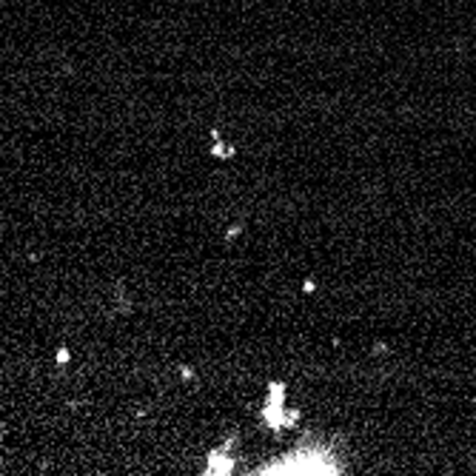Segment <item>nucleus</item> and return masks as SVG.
I'll return each instance as SVG.
<instances>
[{"mask_svg": "<svg viewBox=\"0 0 476 476\" xmlns=\"http://www.w3.org/2000/svg\"><path fill=\"white\" fill-rule=\"evenodd\" d=\"M257 473H342V462L334 457V451L319 448V445H300L291 454L280 457L277 462L262 465Z\"/></svg>", "mask_w": 476, "mask_h": 476, "instance_id": "1", "label": "nucleus"}, {"mask_svg": "<svg viewBox=\"0 0 476 476\" xmlns=\"http://www.w3.org/2000/svg\"><path fill=\"white\" fill-rule=\"evenodd\" d=\"M285 382L283 379H269L265 385V402H262V411H260V420L262 425L269 428L274 436H280L285 428H294L300 422V408H288L285 402Z\"/></svg>", "mask_w": 476, "mask_h": 476, "instance_id": "2", "label": "nucleus"}, {"mask_svg": "<svg viewBox=\"0 0 476 476\" xmlns=\"http://www.w3.org/2000/svg\"><path fill=\"white\" fill-rule=\"evenodd\" d=\"M228 451H231L228 445H220V448H212V451H208L203 473H205V476H228V473H234L237 459H234Z\"/></svg>", "mask_w": 476, "mask_h": 476, "instance_id": "3", "label": "nucleus"}, {"mask_svg": "<svg viewBox=\"0 0 476 476\" xmlns=\"http://www.w3.org/2000/svg\"><path fill=\"white\" fill-rule=\"evenodd\" d=\"M212 137H214V143H212V148H208V154H212V157H217V160H231V157L237 154V148H234L231 143H223V140H220V132H217V129H212Z\"/></svg>", "mask_w": 476, "mask_h": 476, "instance_id": "4", "label": "nucleus"}, {"mask_svg": "<svg viewBox=\"0 0 476 476\" xmlns=\"http://www.w3.org/2000/svg\"><path fill=\"white\" fill-rule=\"evenodd\" d=\"M69 360H72L69 348H57V356H54V363H57V365H69Z\"/></svg>", "mask_w": 476, "mask_h": 476, "instance_id": "5", "label": "nucleus"}, {"mask_svg": "<svg viewBox=\"0 0 476 476\" xmlns=\"http://www.w3.org/2000/svg\"><path fill=\"white\" fill-rule=\"evenodd\" d=\"M243 228H246V225H243V223H237V225H231V228H228V231H225V243H228V240H234V237H237V234H240V231H243Z\"/></svg>", "mask_w": 476, "mask_h": 476, "instance_id": "6", "label": "nucleus"}, {"mask_svg": "<svg viewBox=\"0 0 476 476\" xmlns=\"http://www.w3.org/2000/svg\"><path fill=\"white\" fill-rule=\"evenodd\" d=\"M303 291H306V294H314V291H317V283H314V280L308 277V280L303 283Z\"/></svg>", "mask_w": 476, "mask_h": 476, "instance_id": "7", "label": "nucleus"}]
</instances>
